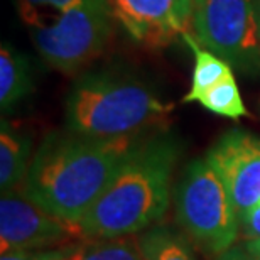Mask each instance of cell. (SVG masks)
Here are the masks:
<instances>
[{"label": "cell", "instance_id": "obj_1", "mask_svg": "<svg viewBox=\"0 0 260 260\" xmlns=\"http://www.w3.org/2000/svg\"><path fill=\"white\" fill-rule=\"evenodd\" d=\"M142 137L96 139L68 128L51 132L32 155L24 193L49 213L80 225Z\"/></svg>", "mask_w": 260, "mask_h": 260}, {"label": "cell", "instance_id": "obj_2", "mask_svg": "<svg viewBox=\"0 0 260 260\" xmlns=\"http://www.w3.org/2000/svg\"><path fill=\"white\" fill-rule=\"evenodd\" d=\"M181 155L169 132L144 135L118 166L110 183L81 218L86 238L137 235L164 216L169 186Z\"/></svg>", "mask_w": 260, "mask_h": 260}, {"label": "cell", "instance_id": "obj_3", "mask_svg": "<svg viewBox=\"0 0 260 260\" xmlns=\"http://www.w3.org/2000/svg\"><path fill=\"white\" fill-rule=\"evenodd\" d=\"M173 107L137 78L113 70L90 71L66 96V128L96 139L140 137L155 132Z\"/></svg>", "mask_w": 260, "mask_h": 260}, {"label": "cell", "instance_id": "obj_4", "mask_svg": "<svg viewBox=\"0 0 260 260\" xmlns=\"http://www.w3.org/2000/svg\"><path fill=\"white\" fill-rule=\"evenodd\" d=\"M38 54L46 64L71 75L91 63L113 34L110 4H93L63 12L19 10Z\"/></svg>", "mask_w": 260, "mask_h": 260}, {"label": "cell", "instance_id": "obj_5", "mask_svg": "<svg viewBox=\"0 0 260 260\" xmlns=\"http://www.w3.org/2000/svg\"><path fill=\"white\" fill-rule=\"evenodd\" d=\"M176 216L191 243L208 257L226 252L240 235L232 196L206 157L186 166L176 189Z\"/></svg>", "mask_w": 260, "mask_h": 260}, {"label": "cell", "instance_id": "obj_6", "mask_svg": "<svg viewBox=\"0 0 260 260\" xmlns=\"http://www.w3.org/2000/svg\"><path fill=\"white\" fill-rule=\"evenodd\" d=\"M194 38L242 75L260 78V32L253 0H193Z\"/></svg>", "mask_w": 260, "mask_h": 260}, {"label": "cell", "instance_id": "obj_7", "mask_svg": "<svg viewBox=\"0 0 260 260\" xmlns=\"http://www.w3.org/2000/svg\"><path fill=\"white\" fill-rule=\"evenodd\" d=\"M78 223L44 210L24 193L12 189L0 200V243L2 252L25 248L71 247L85 240Z\"/></svg>", "mask_w": 260, "mask_h": 260}, {"label": "cell", "instance_id": "obj_8", "mask_svg": "<svg viewBox=\"0 0 260 260\" xmlns=\"http://www.w3.org/2000/svg\"><path fill=\"white\" fill-rule=\"evenodd\" d=\"M113 19L135 44L157 49L189 32L193 0H108Z\"/></svg>", "mask_w": 260, "mask_h": 260}, {"label": "cell", "instance_id": "obj_9", "mask_svg": "<svg viewBox=\"0 0 260 260\" xmlns=\"http://www.w3.org/2000/svg\"><path fill=\"white\" fill-rule=\"evenodd\" d=\"M225 183L238 218L260 203V137L232 128L211 145L206 154Z\"/></svg>", "mask_w": 260, "mask_h": 260}, {"label": "cell", "instance_id": "obj_10", "mask_svg": "<svg viewBox=\"0 0 260 260\" xmlns=\"http://www.w3.org/2000/svg\"><path fill=\"white\" fill-rule=\"evenodd\" d=\"M34 91L32 64L12 44L2 43L0 49V107L10 112Z\"/></svg>", "mask_w": 260, "mask_h": 260}, {"label": "cell", "instance_id": "obj_11", "mask_svg": "<svg viewBox=\"0 0 260 260\" xmlns=\"http://www.w3.org/2000/svg\"><path fill=\"white\" fill-rule=\"evenodd\" d=\"M30 160L32 140L27 134L14 128L12 123L2 120L0 130V188L5 191L17 189L24 184Z\"/></svg>", "mask_w": 260, "mask_h": 260}, {"label": "cell", "instance_id": "obj_12", "mask_svg": "<svg viewBox=\"0 0 260 260\" xmlns=\"http://www.w3.org/2000/svg\"><path fill=\"white\" fill-rule=\"evenodd\" d=\"M191 53L194 56V68L193 75H191V85L188 93L183 98V103H193L198 102L205 93L218 85L220 81L225 80L226 76H230L233 73V68L230 63H226L225 59L215 54L205 46L198 43V39L191 32H186L183 38Z\"/></svg>", "mask_w": 260, "mask_h": 260}, {"label": "cell", "instance_id": "obj_13", "mask_svg": "<svg viewBox=\"0 0 260 260\" xmlns=\"http://www.w3.org/2000/svg\"><path fill=\"white\" fill-rule=\"evenodd\" d=\"M145 260H198L193 243L186 233L174 230L173 226L152 225L139 233Z\"/></svg>", "mask_w": 260, "mask_h": 260}, {"label": "cell", "instance_id": "obj_14", "mask_svg": "<svg viewBox=\"0 0 260 260\" xmlns=\"http://www.w3.org/2000/svg\"><path fill=\"white\" fill-rule=\"evenodd\" d=\"M70 260H145L139 235L85 238Z\"/></svg>", "mask_w": 260, "mask_h": 260}, {"label": "cell", "instance_id": "obj_15", "mask_svg": "<svg viewBox=\"0 0 260 260\" xmlns=\"http://www.w3.org/2000/svg\"><path fill=\"white\" fill-rule=\"evenodd\" d=\"M198 103L205 110L215 113V115L232 118V120H238V118L248 115V110L245 103H243L240 88L237 85L233 73L230 76H226L223 81L218 83V85L210 88L198 100Z\"/></svg>", "mask_w": 260, "mask_h": 260}, {"label": "cell", "instance_id": "obj_16", "mask_svg": "<svg viewBox=\"0 0 260 260\" xmlns=\"http://www.w3.org/2000/svg\"><path fill=\"white\" fill-rule=\"evenodd\" d=\"M93 4H110L108 0H17V10L34 12H63Z\"/></svg>", "mask_w": 260, "mask_h": 260}, {"label": "cell", "instance_id": "obj_17", "mask_svg": "<svg viewBox=\"0 0 260 260\" xmlns=\"http://www.w3.org/2000/svg\"><path fill=\"white\" fill-rule=\"evenodd\" d=\"M78 245V243H76ZM76 245L58 248H25L2 252L0 260H70Z\"/></svg>", "mask_w": 260, "mask_h": 260}, {"label": "cell", "instance_id": "obj_18", "mask_svg": "<svg viewBox=\"0 0 260 260\" xmlns=\"http://www.w3.org/2000/svg\"><path fill=\"white\" fill-rule=\"evenodd\" d=\"M243 242H260V203L240 218Z\"/></svg>", "mask_w": 260, "mask_h": 260}, {"label": "cell", "instance_id": "obj_19", "mask_svg": "<svg viewBox=\"0 0 260 260\" xmlns=\"http://www.w3.org/2000/svg\"><path fill=\"white\" fill-rule=\"evenodd\" d=\"M215 260H257L252 255V252L243 245H233L232 248H228L226 252L220 253L218 257H215Z\"/></svg>", "mask_w": 260, "mask_h": 260}, {"label": "cell", "instance_id": "obj_20", "mask_svg": "<svg viewBox=\"0 0 260 260\" xmlns=\"http://www.w3.org/2000/svg\"><path fill=\"white\" fill-rule=\"evenodd\" d=\"M243 245L252 252L253 257H255L257 260H260V242H243Z\"/></svg>", "mask_w": 260, "mask_h": 260}, {"label": "cell", "instance_id": "obj_21", "mask_svg": "<svg viewBox=\"0 0 260 260\" xmlns=\"http://www.w3.org/2000/svg\"><path fill=\"white\" fill-rule=\"evenodd\" d=\"M253 7H255L257 24H258V32H260V0H253Z\"/></svg>", "mask_w": 260, "mask_h": 260}]
</instances>
